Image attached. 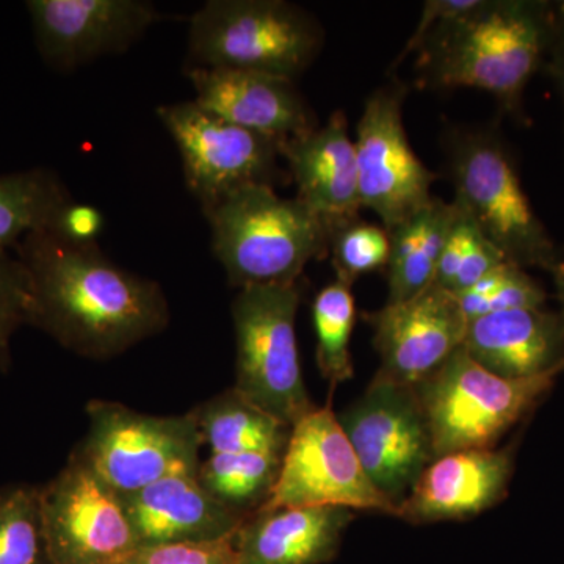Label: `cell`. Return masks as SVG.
Here are the masks:
<instances>
[{
	"label": "cell",
	"mask_w": 564,
	"mask_h": 564,
	"mask_svg": "<svg viewBox=\"0 0 564 564\" xmlns=\"http://www.w3.org/2000/svg\"><path fill=\"white\" fill-rule=\"evenodd\" d=\"M302 285H248L239 289L231 313L236 333V384L245 399L293 426L315 410L304 383L296 311Z\"/></svg>",
	"instance_id": "7"
},
{
	"label": "cell",
	"mask_w": 564,
	"mask_h": 564,
	"mask_svg": "<svg viewBox=\"0 0 564 564\" xmlns=\"http://www.w3.org/2000/svg\"><path fill=\"white\" fill-rule=\"evenodd\" d=\"M478 2H480V0H429V2L423 3L417 28L411 33L402 52H400L395 61H393L391 73H395V69L399 68L411 54H417L423 41H425L433 29L443 24L444 21L452 20V18L462 17V14L477 7Z\"/></svg>",
	"instance_id": "34"
},
{
	"label": "cell",
	"mask_w": 564,
	"mask_h": 564,
	"mask_svg": "<svg viewBox=\"0 0 564 564\" xmlns=\"http://www.w3.org/2000/svg\"><path fill=\"white\" fill-rule=\"evenodd\" d=\"M315 359L321 375L332 386L352 380L355 367L350 352L356 323V303L350 285L340 281L323 288L313 304Z\"/></svg>",
	"instance_id": "26"
},
{
	"label": "cell",
	"mask_w": 564,
	"mask_h": 564,
	"mask_svg": "<svg viewBox=\"0 0 564 564\" xmlns=\"http://www.w3.org/2000/svg\"><path fill=\"white\" fill-rule=\"evenodd\" d=\"M212 454H285L292 426L265 413L231 388L192 410Z\"/></svg>",
	"instance_id": "23"
},
{
	"label": "cell",
	"mask_w": 564,
	"mask_h": 564,
	"mask_svg": "<svg viewBox=\"0 0 564 564\" xmlns=\"http://www.w3.org/2000/svg\"><path fill=\"white\" fill-rule=\"evenodd\" d=\"M41 58L57 70L79 68L137 43L162 14L141 0H29Z\"/></svg>",
	"instance_id": "15"
},
{
	"label": "cell",
	"mask_w": 564,
	"mask_h": 564,
	"mask_svg": "<svg viewBox=\"0 0 564 564\" xmlns=\"http://www.w3.org/2000/svg\"><path fill=\"white\" fill-rule=\"evenodd\" d=\"M518 443L503 448H473L437 456L423 469L399 518L408 524L466 521L491 510L508 496Z\"/></svg>",
	"instance_id": "16"
},
{
	"label": "cell",
	"mask_w": 564,
	"mask_h": 564,
	"mask_svg": "<svg viewBox=\"0 0 564 564\" xmlns=\"http://www.w3.org/2000/svg\"><path fill=\"white\" fill-rule=\"evenodd\" d=\"M355 519L339 507L274 508L250 516L234 536L239 564H326Z\"/></svg>",
	"instance_id": "21"
},
{
	"label": "cell",
	"mask_w": 564,
	"mask_h": 564,
	"mask_svg": "<svg viewBox=\"0 0 564 564\" xmlns=\"http://www.w3.org/2000/svg\"><path fill=\"white\" fill-rule=\"evenodd\" d=\"M87 414V436L73 454L120 496L163 478L198 475L204 443L192 411L159 417L93 400Z\"/></svg>",
	"instance_id": "8"
},
{
	"label": "cell",
	"mask_w": 564,
	"mask_h": 564,
	"mask_svg": "<svg viewBox=\"0 0 564 564\" xmlns=\"http://www.w3.org/2000/svg\"><path fill=\"white\" fill-rule=\"evenodd\" d=\"M441 143L454 202L464 214L508 262L554 273L560 247L522 187L518 161L499 122L451 126Z\"/></svg>",
	"instance_id": "3"
},
{
	"label": "cell",
	"mask_w": 564,
	"mask_h": 564,
	"mask_svg": "<svg viewBox=\"0 0 564 564\" xmlns=\"http://www.w3.org/2000/svg\"><path fill=\"white\" fill-rule=\"evenodd\" d=\"M0 564H55L44 527L41 486L0 488Z\"/></svg>",
	"instance_id": "27"
},
{
	"label": "cell",
	"mask_w": 564,
	"mask_h": 564,
	"mask_svg": "<svg viewBox=\"0 0 564 564\" xmlns=\"http://www.w3.org/2000/svg\"><path fill=\"white\" fill-rule=\"evenodd\" d=\"M464 350L489 372L527 380L564 372V317L558 310L524 307L474 318Z\"/></svg>",
	"instance_id": "19"
},
{
	"label": "cell",
	"mask_w": 564,
	"mask_h": 564,
	"mask_svg": "<svg viewBox=\"0 0 564 564\" xmlns=\"http://www.w3.org/2000/svg\"><path fill=\"white\" fill-rule=\"evenodd\" d=\"M552 278H554L555 296L556 302H558V311L564 317V245L560 247L558 263H556Z\"/></svg>",
	"instance_id": "36"
},
{
	"label": "cell",
	"mask_w": 564,
	"mask_h": 564,
	"mask_svg": "<svg viewBox=\"0 0 564 564\" xmlns=\"http://www.w3.org/2000/svg\"><path fill=\"white\" fill-rule=\"evenodd\" d=\"M32 289L28 270L18 256L0 251V370L11 364V339L24 325H31Z\"/></svg>",
	"instance_id": "31"
},
{
	"label": "cell",
	"mask_w": 564,
	"mask_h": 564,
	"mask_svg": "<svg viewBox=\"0 0 564 564\" xmlns=\"http://www.w3.org/2000/svg\"><path fill=\"white\" fill-rule=\"evenodd\" d=\"M14 250L31 281V326L77 355L113 358L169 325L161 285L118 267L98 243L35 231Z\"/></svg>",
	"instance_id": "1"
},
{
	"label": "cell",
	"mask_w": 564,
	"mask_h": 564,
	"mask_svg": "<svg viewBox=\"0 0 564 564\" xmlns=\"http://www.w3.org/2000/svg\"><path fill=\"white\" fill-rule=\"evenodd\" d=\"M456 299L470 322L503 311L543 307L547 292L527 270L505 262Z\"/></svg>",
	"instance_id": "29"
},
{
	"label": "cell",
	"mask_w": 564,
	"mask_h": 564,
	"mask_svg": "<svg viewBox=\"0 0 564 564\" xmlns=\"http://www.w3.org/2000/svg\"><path fill=\"white\" fill-rule=\"evenodd\" d=\"M280 152L288 163L289 180L295 184V198L315 212L328 229L359 218L362 206L356 148L343 110L334 111L326 124L313 131L281 140Z\"/></svg>",
	"instance_id": "18"
},
{
	"label": "cell",
	"mask_w": 564,
	"mask_h": 564,
	"mask_svg": "<svg viewBox=\"0 0 564 564\" xmlns=\"http://www.w3.org/2000/svg\"><path fill=\"white\" fill-rule=\"evenodd\" d=\"M41 507L55 564H126L139 551L120 494L74 454L41 486Z\"/></svg>",
	"instance_id": "13"
},
{
	"label": "cell",
	"mask_w": 564,
	"mask_h": 564,
	"mask_svg": "<svg viewBox=\"0 0 564 564\" xmlns=\"http://www.w3.org/2000/svg\"><path fill=\"white\" fill-rule=\"evenodd\" d=\"M391 239L383 225L361 220L340 223L329 228V254L336 280L355 284L364 274L386 272Z\"/></svg>",
	"instance_id": "30"
},
{
	"label": "cell",
	"mask_w": 564,
	"mask_h": 564,
	"mask_svg": "<svg viewBox=\"0 0 564 564\" xmlns=\"http://www.w3.org/2000/svg\"><path fill=\"white\" fill-rule=\"evenodd\" d=\"M408 93L410 85L392 74L366 99L356 128L359 199L388 231L432 202L433 184L441 177L423 165L408 140Z\"/></svg>",
	"instance_id": "11"
},
{
	"label": "cell",
	"mask_w": 564,
	"mask_h": 564,
	"mask_svg": "<svg viewBox=\"0 0 564 564\" xmlns=\"http://www.w3.org/2000/svg\"><path fill=\"white\" fill-rule=\"evenodd\" d=\"M458 207L434 198L413 217L389 229L391 254L388 278V302L397 304L413 299L434 284L445 240L454 225Z\"/></svg>",
	"instance_id": "22"
},
{
	"label": "cell",
	"mask_w": 564,
	"mask_h": 564,
	"mask_svg": "<svg viewBox=\"0 0 564 564\" xmlns=\"http://www.w3.org/2000/svg\"><path fill=\"white\" fill-rule=\"evenodd\" d=\"M304 507L399 518V507L367 477L332 404L315 408L292 426L276 488L262 510Z\"/></svg>",
	"instance_id": "10"
},
{
	"label": "cell",
	"mask_w": 564,
	"mask_h": 564,
	"mask_svg": "<svg viewBox=\"0 0 564 564\" xmlns=\"http://www.w3.org/2000/svg\"><path fill=\"white\" fill-rule=\"evenodd\" d=\"M558 377L507 380L458 348L441 369L414 386L432 434L434 456L496 447L544 402Z\"/></svg>",
	"instance_id": "6"
},
{
	"label": "cell",
	"mask_w": 564,
	"mask_h": 564,
	"mask_svg": "<svg viewBox=\"0 0 564 564\" xmlns=\"http://www.w3.org/2000/svg\"><path fill=\"white\" fill-rule=\"evenodd\" d=\"M362 317L372 326L373 347L380 355L377 373L411 388L463 347L469 325L456 295L436 284Z\"/></svg>",
	"instance_id": "14"
},
{
	"label": "cell",
	"mask_w": 564,
	"mask_h": 564,
	"mask_svg": "<svg viewBox=\"0 0 564 564\" xmlns=\"http://www.w3.org/2000/svg\"><path fill=\"white\" fill-rule=\"evenodd\" d=\"M69 199L50 170L0 174V251L17 248L28 234L44 231Z\"/></svg>",
	"instance_id": "25"
},
{
	"label": "cell",
	"mask_w": 564,
	"mask_h": 564,
	"mask_svg": "<svg viewBox=\"0 0 564 564\" xmlns=\"http://www.w3.org/2000/svg\"><path fill=\"white\" fill-rule=\"evenodd\" d=\"M104 217L101 210L90 204H82L69 199L55 212L50 226L44 231L54 234L68 242L87 245L96 243L102 232Z\"/></svg>",
	"instance_id": "33"
},
{
	"label": "cell",
	"mask_w": 564,
	"mask_h": 564,
	"mask_svg": "<svg viewBox=\"0 0 564 564\" xmlns=\"http://www.w3.org/2000/svg\"><path fill=\"white\" fill-rule=\"evenodd\" d=\"M212 250L236 288L293 284L307 263L329 254L326 223L299 198L272 185H248L204 214Z\"/></svg>",
	"instance_id": "4"
},
{
	"label": "cell",
	"mask_w": 564,
	"mask_h": 564,
	"mask_svg": "<svg viewBox=\"0 0 564 564\" xmlns=\"http://www.w3.org/2000/svg\"><path fill=\"white\" fill-rule=\"evenodd\" d=\"M281 454H210L199 466L198 481L210 497L245 519L272 499L280 478Z\"/></svg>",
	"instance_id": "24"
},
{
	"label": "cell",
	"mask_w": 564,
	"mask_h": 564,
	"mask_svg": "<svg viewBox=\"0 0 564 564\" xmlns=\"http://www.w3.org/2000/svg\"><path fill=\"white\" fill-rule=\"evenodd\" d=\"M234 536L207 543H173L140 547L126 564H239Z\"/></svg>",
	"instance_id": "32"
},
{
	"label": "cell",
	"mask_w": 564,
	"mask_h": 564,
	"mask_svg": "<svg viewBox=\"0 0 564 564\" xmlns=\"http://www.w3.org/2000/svg\"><path fill=\"white\" fill-rule=\"evenodd\" d=\"M158 117L180 150L185 185L204 214L248 185L274 187L281 140L223 120L195 101L159 106Z\"/></svg>",
	"instance_id": "9"
},
{
	"label": "cell",
	"mask_w": 564,
	"mask_h": 564,
	"mask_svg": "<svg viewBox=\"0 0 564 564\" xmlns=\"http://www.w3.org/2000/svg\"><path fill=\"white\" fill-rule=\"evenodd\" d=\"M555 11L549 0H480L429 33L415 54V87L481 90L500 115L529 124L525 90L543 73Z\"/></svg>",
	"instance_id": "2"
},
{
	"label": "cell",
	"mask_w": 564,
	"mask_h": 564,
	"mask_svg": "<svg viewBox=\"0 0 564 564\" xmlns=\"http://www.w3.org/2000/svg\"><path fill=\"white\" fill-rule=\"evenodd\" d=\"M455 203V202H454ZM456 204V203H455ZM458 212L445 240L434 284L459 295L497 267L508 262L488 237L456 204Z\"/></svg>",
	"instance_id": "28"
},
{
	"label": "cell",
	"mask_w": 564,
	"mask_h": 564,
	"mask_svg": "<svg viewBox=\"0 0 564 564\" xmlns=\"http://www.w3.org/2000/svg\"><path fill=\"white\" fill-rule=\"evenodd\" d=\"M121 499L139 549L226 540L247 521L210 497L196 475L163 478Z\"/></svg>",
	"instance_id": "20"
},
{
	"label": "cell",
	"mask_w": 564,
	"mask_h": 564,
	"mask_svg": "<svg viewBox=\"0 0 564 564\" xmlns=\"http://www.w3.org/2000/svg\"><path fill=\"white\" fill-rule=\"evenodd\" d=\"M325 46L321 22L285 0H209L191 18L187 69H234L296 82Z\"/></svg>",
	"instance_id": "5"
},
{
	"label": "cell",
	"mask_w": 564,
	"mask_h": 564,
	"mask_svg": "<svg viewBox=\"0 0 564 564\" xmlns=\"http://www.w3.org/2000/svg\"><path fill=\"white\" fill-rule=\"evenodd\" d=\"M195 101L250 131L291 139L318 128L317 113L296 82L248 70L191 68Z\"/></svg>",
	"instance_id": "17"
},
{
	"label": "cell",
	"mask_w": 564,
	"mask_h": 564,
	"mask_svg": "<svg viewBox=\"0 0 564 564\" xmlns=\"http://www.w3.org/2000/svg\"><path fill=\"white\" fill-rule=\"evenodd\" d=\"M337 419L367 477L400 508L436 459L414 388L375 373L362 395Z\"/></svg>",
	"instance_id": "12"
},
{
	"label": "cell",
	"mask_w": 564,
	"mask_h": 564,
	"mask_svg": "<svg viewBox=\"0 0 564 564\" xmlns=\"http://www.w3.org/2000/svg\"><path fill=\"white\" fill-rule=\"evenodd\" d=\"M543 73L547 74L554 82L564 113V0L563 2H556L554 32H552L551 44H549Z\"/></svg>",
	"instance_id": "35"
}]
</instances>
